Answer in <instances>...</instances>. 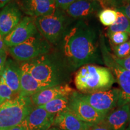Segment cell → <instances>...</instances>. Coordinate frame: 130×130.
<instances>
[{
  "label": "cell",
  "mask_w": 130,
  "mask_h": 130,
  "mask_svg": "<svg viewBox=\"0 0 130 130\" xmlns=\"http://www.w3.org/2000/svg\"><path fill=\"white\" fill-rule=\"evenodd\" d=\"M116 79L107 67L86 64L77 70L74 83L81 93L87 94L111 89Z\"/></svg>",
  "instance_id": "3957f363"
},
{
  "label": "cell",
  "mask_w": 130,
  "mask_h": 130,
  "mask_svg": "<svg viewBox=\"0 0 130 130\" xmlns=\"http://www.w3.org/2000/svg\"><path fill=\"white\" fill-rule=\"evenodd\" d=\"M9 130H26V129H25V128L22 125L19 124L15 126H13V127L10 128Z\"/></svg>",
  "instance_id": "836d02e7"
},
{
  "label": "cell",
  "mask_w": 130,
  "mask_h": 130,
  "mask_svg": "<svg viewBox=\"0 0 130 130\" xmlns=\"http://www.w3.org/2000/svg\"><path fill=\"white\" fill-rule=\"evenodd\" d=\"M78 95L83 100L87 102L97 111L106 116L118 106L120 89L113 88L91 93H78Z\"/></svg>",
  "instance_id": "ba28073f"
},
{
  "label": "cell",
  "mask_w": 130,
  "mask_h": 130,
  "mask_svg": "<svg viewBox=\"0 0 130 130\" xmlns=\"http://www.w3.org/2000/svg\"><path fill=\"white\" fill-rule=\"evenodd\" d=\"M37 32L35 18L25 16L15 27L4 36V44L7 48L16 46L28 40Z\"/></svg>",
  "instance_id": "30bf717a"
},
{
  "label": "cell",
  "mask_w": 130,
  "mask_h": 130,
  "mask_svg": "<svg viewBox=\"0 0 130 130\" xmlns=\"http://www.w3.org/2000/svg\"><path fill=\"white\" fill-rule=\"evenodd\" d=\"M125 130H130V122H129V124H128V126H127V128H126V129H125Z\"/></svg>",
  "instance_id": "d590c367"
},
{
  "label": "cell",
  "mask_w": 130,
  "mask_h": 130,
  "mask_svg": "<svg viewBox=\"0 0 130 130\" xmlns=\"http://www.w3.org/2000/svg\"><path fill=\"white\" fill-rule=\"evenodd\" d=\"M6 60H7V51L0 53V75L1 76L3 72Z\"/></svg>",
  "instance_id": "4dcf8cb0"
},
{
  "label": "cell",
  "mask_w": 130,
  "mask_h": 130,
  "mask_svg": "<svg viewBox=\"0 0 130 130\" xmlns=\"http://www.w3.org/2000/svg\"><path fill=\"white\" fill-rule=\"evenodd\" d=\"M54 115L41 107H35L21 123L26 130H48L53 125Z\"/></svg>",
  "instance_id": "8fae6325"
},
{
  "label": "cell",
  "mask_w": 130,
  "mask_h": 130,
  "mask_svg": "<svg viewBox=\"0 0 130 130\" xmlns=\"http://www.w3.org/2000/svg\"><path fill=\"white\" fill-rule=\"evenodd\" d=\"M50 87L51 86L37 81L30 73L21 68L20 92L19 95L30 97L39 91Z\"/></svg>",
  "instance_id": "d6986e66"
},
{
  "label": "cell",
  "mask_w": 130,
  "mask_h": 130,
  "mask_svg": "<svg viewBox=\"0 0 130 130\" xmlns=\"http://www.w3.org/2000/svg\"><path fill=\"white\" fill-rule=\"evenodd\" d=\"M48 130H61V129H60L59 128H58L57 127H56V126H52L51 127H50Z\"/></svg>",
  "instance_id": "e575fe53"
},
{
  "label": "cell",
  "mask_w": 130,
  "mask_h": 130,
  "mask_svg": "<svg viewBox=\"0 0 130 130\" xmlns=\"http://www.w3.org/2000/svg\"><path fill=\"white\" fill-rule=\"evenodd\" d=\"M68 109L79 119L90 125L101 122L105 117L83 100L76 91L69 96Z\"/></svg>",
  "instance_id": "9c48e42d"
},
{
  "label": "cell",
  "mask_w": 130,
  "mask_h": 130,
  "mask_svg": "<svg viewBox=\"0 0 130 130\" xmlns=\"http://www.w3.org/2000/svg\"><path fill=\"white\" fill-rule=\"evenodd\" d=\"M4 36L0 34V53H4V52L7 51L6 50V46L4 44Z\"/></svg>",
  "instance_id": "1f68e13d"
},
{
  "label": "cell",
  "mask_w": 130,
  "mask_h": 130,
  "mask_svg": "<svg viewBox=\"0 0 130 130\" xmlns=\"http://www.w3.org/2000/svg\"><path fill=\"white\" fill-rule=\"evenodd\" d=\"M98 1L101 7L104 9L116 10L128 0H98Z\"/></svg>",
  "instance_id": "484cf974"
},
{
  "label": "cell",
  "mask_w": 130,
  "mask_h": 130,
  "mask_svg": "<svg viewBox=\"0 0 130 130\" xmlns=\"http://www.w3.org/2000/svg\"><path fill=\"white\" fill-rule=\"evenodd\" d=\"M116 10L122 13L130 21V0L126 1L121 6L118 7Z\"/></svg>",
  "instance_id": "f1b7e54d"
},
{
  "label": "cell",
  "mask_w": 130,
  "mask_h": 130,
  "mask_svg": "<svg viewBox=\"0 0 130 130\" xmlns=\"http://www.w3.org/2000/svg\"><path fill=\"white\" fill-rule=\"evenodd\" d=\"M129 107H130V103H129Z\"/></svg>",
  "instance_id": "8d00e7d4"
},
{
  "label": "cell",
  "mask_w": 130,
  "mask_h": 130,
  "mask_svg": "<svg viewBox=\"0 0 130 130\" xmlns=\"http://www.w3.org/2000/svg\"><path fill=\"white\" fill-rule=\"evenodd\" d=\"M104 121L111 130H125L130 122L129 104L115 108L105 116Z\"/></svg>",
  "instance_id": "e0dca14e"
},
{
  "label": "cell",
  "mask_w": 130,
  "mask_h": 130,
  "mask_svg": "<svg viewBox=\"0 0 130 130\" xmlns=\"http://www.w3.org/2000/svg\"><path fill=\"white\" fill-rule=\"evenodd\" d=\"M113 57L115 61L119 65H120L121 67L124 68V69L130 71V55L129 56H128L127 57L124 58H118L115 57L113 55Z\"/></svg>",
  "instance_id": "83f0119b"
},
{
  "label": "cell",
  "mask_w": 130,
  "mask_h": 130,
  "mask_svg": "<svg viewBox=\"0 0 130 130\" xmlns=\"http://www.w3.org/2000/svg\"><path fill=\"white\" fill-rule=\"evenodd\" d=\"M35 107L31 98L18 95L0 104V129L9 130L21 124Z\"/></svg>",
  "instance_id": "5b68a950"
},
{
  "label": "cell",
  "mask_w": 130,
  "mask_h": 130,
  "mask_svg": "<svg viewBox=\"0 0 130 130\" xmlns=\"http://www.w3.org/2000/svg\"><path fill=\"white\" fill-rule=\"evenodd\" d=\"M56 46L72 72L86 64H104L100 36L85 20H73Z\"/></svg>",
  "instance_id": "6da1fadb"
},
{
  "label": "cell",
  "mask_w": 130,
  "mask_h": 130,
  "mask_svg": "<svg viewBox=\"0 0 130 130\" xmlns=\"http://www.w3.org/2000/svg\"><path fill=\"white\" fill-rule=\"evenodd\" d=\"M101 8L98 0H77L70 5L65 12L74 20H85L99 13Z\"/></svg>",
  "instance_id": "4fadbf2b"
},
{
  "label": "cell",
  "mask_w": 130,
  "mask_h": 130,
  "mask_svg": "<svg viewBox=\"0 0 130 130\" xmlns=\"http://www.w3.org/2000/svg\"><path fill=\"white\" fill-rule=\"evenodd\" d=\"M1 76L14 95H19L20 92L21 68L18 61H14L12 58H7Z\"/></svg>",
  "instance_id": "ac0fdd59"
},
{
  "label": "cell",
  "mask_w": 130,
  "mask_h": 130,
  "mask_svg": "<svg viewBox=\"0 0 130 130\" xmlns=\"http://www.w3.org/2000/svg\"><path fill=\"white\" fill-rule=\"evenodd\" d=\"M110 45H118L127 42L129 39V35L125 32H115L107 34Z\"/></svg>",
  "instance_id": "d4e9b609"
},
{
  "label": "cell",
  "mask_w": 130,
  "mask_h": 130,
  "mask_svg": "<svg viewBox=\"0 0 130 130\" xmlns=\"http://www.w3.org/2000/svg\"><path fill=\"white\" fill-rule=\"evenodd\" d=\"M20 67L37 81L51 87L68 84L73 72L64 58L57 50L21 62Z\"/></svg>",
  "instance_id": "7a4b0ae2"
},
{
  "label": "cell",
  "mask_w": 130,
  "mask_h": 130,
  "mask_svg": "<svg viewBox=\"0 0 130 130\" xmlns=\"http://www.w3.org/2000/svg\"><path fill=\"white\" fill-rule=\"evenodd\" d=\"M13 1H14V0H0V9H2L6 5Z\"/></svg>",
  "instance_id": "d6a6232c"
},
{
  "label": "cell",
  "mask_w": 130,
  "mask_h": 130,
  "mask_svg": "<svg viewBox=\"0 0 130 130\" xmlns=\"http://www.w3.org/2000/svg\"><path fill=\"white\" fill-rule=\"evenodd\" d=\"M88 130H111L104 121L92 125Z\"/></svg>",
  "instance_id": "f546056e"
},
{
  "label": "cell",
  "mask_w": 130,
  "mask_h": 130,
  "mask_svg": "<svg viewBox=\"0 0 130 130\" xmlns=\"http://www.w3.org/2000/svg\"><path fill=\"white\" fill-rule=\"evenodd\" d=\"M75 92L69 84L52 86L39 91L31 98L35 107H40L51 101L54 99L63 96H70Z\"/></svg>",
  "instance_id": "9a60e30c"
},
{
  "label": "cell",
  "mask_w": 130,
  "mask_h": 130,
  "mask_svg": "<svg viewBox=\"0 0 130 130\" xmlns=\"http://www.w3.org/2000/svg\"><path fill=\"white\" fill-rule=\"evenodd\" d=\"M53 46L38 32L23 43L7 49L15 60L24 62L50 53Z\"/></svg>",
  "instance_id": "52a82bcc"
},
{
  "label": "cell",
  "mask_w": 130,
  "mask_h": 130,
  "mask_svg": "<svg viewBox=\"0 0 130 130\" xmlns=\"http://www.w3.org/2000/svg\"><path fill=\"white\" fill-rule=\"evenodd\" d=\"M14 93L6 83L2 76L0 77V104L6 101L14 98Z\"/></svg>",
  "instance_id": "cb8c5ba5"
},
{
  "label": "cell",
  "mask_w": 130,
  "mask_h": 130,
  "mask_svg": "<svg viewBox=\"0 0 130 130\" xmlns=\"http://www.w3.org/2000/svg\"><path fill=\"white\" fill-rule=\"evenodd\" d=\"M100 48L104 64L111 71L120 87V96L117 107L129 104L130 71L121 67L115 61L102 35H100Z\"/></svg>",
  "instance_id": "8992f818"
},
{
  "label": "cell",
  "mask_w": 130,
  "mask_h": 130,
  "mask_svg": "<svg viewBox=\"0 0 130 130\" xmlns=\"http://www.w3.org/2000/svg\"><path fill=\"white\" fill-rule=\"evenodd\" d=\"M22 12L19 4L14 1L3 7L0 12V34L6 36L22 19Z\"/></svg>",
  "instance_id": "7c38bea8"
},
{
  "label": "cell",
  "mask_w": 130,
  "mask_h": 130,
  "mask_svg": "<svg viewBox=\"0 0 130 130\" xmlns=\"http://www.w3.org/2000/svg\"><path fill=\"white\" fill-rule=\"evenodd\" d=\"M111 51L115 57L124 58L130 55V39L127 42L118 45H110Z\"/></svg>",
  "instance_id": "603a6c76"
},
{
  "label": "cell",
  "mask_w": 130,
  "mask_h": 130,
  "mask_svg": "<svg viewBox=\"0 0 130 130\" xmlns=\"http://www.w3.org/2000/svg\"><path fill=\"white\" fill-rule=\"evenodd\" d=\"M57 9L65 11L66 9L77 0H54Z\"/></svg>",
  "instance_id": "4316f807"
},
{
  "label": "cell",
  "mask_w": 130,
  "mask_h": 130,
  "mask_svg": "<svg viewBox=\"0 0 130 130\" xmlns=\"http://www.w3.org/2000/svg\"><path fill=\"white\" fill-rule=\"evenodd\" d=\"M53 126L61 130H88L92 125L82 121L67 109L55 116Z\"/></svg>",
  "instance_id": "2e32d148"
},
{
  "label": "cell",
  "mask_w": 130,
  "mask_h": 130,
  "mask_svg": "<svg viewBox=\"0 0 130 130\" xmlns=\"http://www.w3.org/2000/svg\"><path fill=\"white\" fill-rule=\"evenodd\" d=\"M69 96H63L54 99L45 104L40 106L49 113L56 116L57 114L68 109Z\"/></svg>",
  "instance_id": "ffe728a7"
},
{
  "label": "cell",
  "mask_w": 130,
  "mask_h": 130,
  "mask_svg": "<svg viewBox=\"0 0 130 130\" xmlns=\"http://www.w3.org/2000/svg\"><path fill=\"white\" fill-rule=\"evenodd\" d=\"M115 32H125L130 36V21L122 13L118 11L116 22L107 29V34Z\"/></svg>",
  "instance_id": "44dd1931"
},
{
  "label": "cell",
  "mask_w": 130,
  "mask_h": 130,
  "mask_svg": "<svg viewBox=\"0 0 130 130\" xmlns=\"http://www.w3.org/2000/svg\"><path fill=\"white\" fill-rule=\"evenodd\" d=\"M73 20L65 11L56 9L51 14L36 18L35 22L38 32L49 43L56 46Z\"/></svg>",
  "instance_id": "277c9868"
},
{
  "label": "cell",
  "mask_w": 130,
  "mask_h": 130,
  "mask_svg": "<svg viewBox=\"0 0 130 130\" xmlns=\"http://www.w3.org/2000/svg\"><path fill=\"white\" fill-rule=\"evenodd\" d=\"M18 4L22 13L34 18L51 14L57 9L54 0H21Z\"/></svg>",
  "instance_id": "5bb4252c"
},
{
  "label": "cell",
  "mask_w": 130,
  "mask_h": 130,
  "mask_svg": "<svg viewBox=\"0 0 130 130\" xmlns=\"http://www.w3.org/2000/svg\"><path fill=\"white\" fill-rule=\"evenodd\" d=\"M118 18V11L112 9H104L98 13L100 22L105 27H110L116 22Z\"/></svg>",
  "instance_id": "7402d4cb"
},
{
  "label": "cell",
  "mask_w": 130,
  "mask_h": 130,
  "mask_svg": "<svg viewBox=\"0 0 130 130\" xmlns=\"http://www.w3.org/2000/svg\"><path fill=\"white\" fill-rule=\"evenodd\" d=\"M0 130H2V129H0Z\"/></svg>",
  "instance_id": "74e56055"
}]
</instances>
